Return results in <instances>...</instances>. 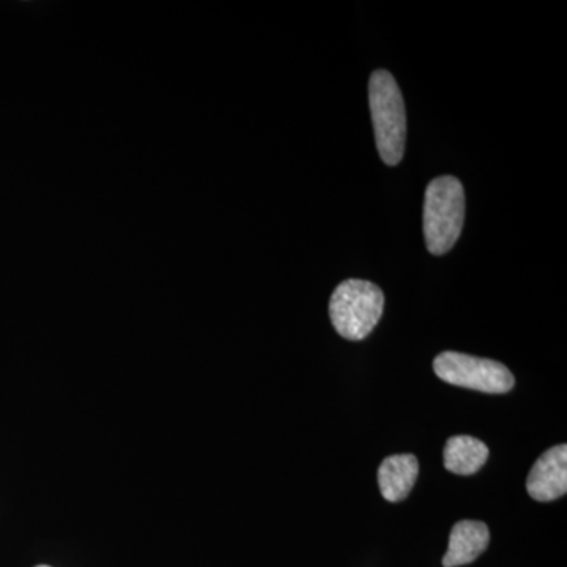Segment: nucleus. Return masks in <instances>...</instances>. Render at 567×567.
<instances>
[{"mask_svg":"<svg viewBox=\"0 0 567 567\" xmlns=\"http://www.w3.org/2000/svg\"><path fill=\"white\" fill-rule=\"evenodd\" d=\"M439 379L450 385L487 394H506L516 385L509 369L498 361L461 352H443L434 360Z\"/></svg>","mask_w":567,"mask_h":567,"instance_id":"20e7f679","label":"nucleus"},{"mask_svg":"<svg viewBox=\"0 0 567 567\" xmlns=\"http://www.w3.org/2000/svg\"><path fill=\"white\" fill-rule=\"evenodd\" d=\"M465 219V192L456 177L443 175L427 185L423 227L425 246L434 256L450 252L461 237Z\"/></svg>","mask_w":567,"mask_h":567,"instance_id":"f03ea898","label":"nucleus"},{"mask_svg":"<svg viewBox=\"0 0 567 567\" xmlns=\"http://www.w3.org/2000/svg\"><path fill=\"white\" fill-rule=\"evenodd\" d=\"M369 106L380 158L388 166H398L404 158L406 114L404 96L390 71L377 70L372 73Z\"/></svg>","mask_w":567,"mask_h":567,"instance_id":"f257e3e1","label":"nucleus"},{"mask_svg":"<svg viewBox=\"0 0 567 567\" xmlns=\"http://www.w3.org/2000/svg\"><path fill=\"white\" fill-rule=\"evenodd\" d=\"M417 473H420V464L413 454H395L386 457L377 473L380 494L386 502H402L415 487Z\"/></svg>","mask_w":567,"mask_h":567,"instance_id":"0eeeda50","label":"nucleus"},{"mask_svg":"<svg viewBox=\"0 0 567 567\" xmlns=\"http://www.w3.org/2000/svg\"><path fill=\"white\" fill-rule=\"evenodd\" d=\"M488 540H491V532L483 522H457L451 529L450 546L443 557V567L470 565L486 551Z\"/></svg>","mask_w":567,"mask_h":567,"instance_id":"423d86ee","label":"nucleus"},{"mask_svg":"<svg viewBox=\"0 0 567 567\" xmlns=\"http://www.w3.org/2000/svg\"><path fill=\"white\" fill-rule=\"evenodd\" d=\"M528 495L540 503L554 502L567 492V446L550 447L537 458L527 480Z\"/></svg>","mask_w":567,"mask_h":567,"instance_id":"39448f33","label":"nucleus"},{"mask_svg":"<svg viewBox=\"0 0 567 567\" xmlns=\"http://www.w3.org/2000/svg\"><path fill=\"white\" fill-rule=\"evenodd\" d=\"M37 567H50V566H37Z\"/></svg>","mask_w":567,"mask_h":567,"instance_id":"1a4fd4ad","label":"nucleus"},{"mask_svg":"<svg viewBox=\"0 0 567 567\" xmlns=\"http://www.w3.org/2000/svg\"><path fill=\"white\" fill-rule=\"evenodd\" d=\"M445 468L454 475L470 476L486 465L488 447L486 443L470 435H454L446 442Z\"/></svg>","mask_w":567,"mask_h":567,"instance_id":"6e6552de","label":"nucleus"},{"mask_svg":"<svg viewBox=\"0 0 567 567\" xmlns=\"http://www.w3.org/2000/svg\"><path fill=\"white\" fill-rule=\"evenodd\" d=\"M383 309L385 295L379 286L363 279H347L331 295L330 319L347 341H363L382 319Z\"/></svg>","mask_w":567,"mask_h":567,"instance_id":"7ed1b4c3","label":"nucleus"}]
</instances>
